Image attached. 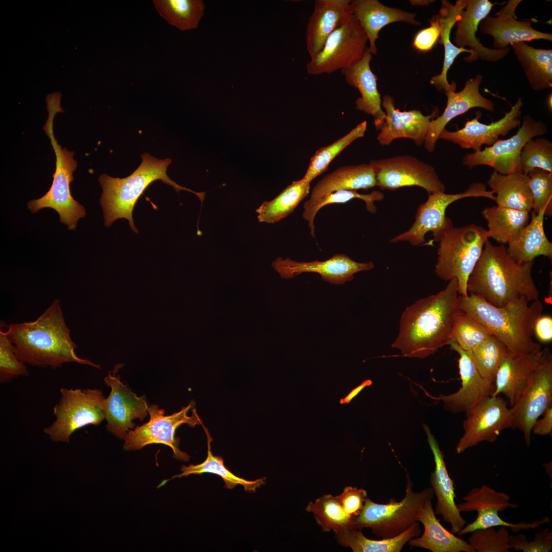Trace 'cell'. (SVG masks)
Returning a JSON list of instances; mask_svg holds the SVG:
<instances>
[{
    "label": "cell",
    "mask_w": 552,
    "mask_h": 552,
    "mask_svg": "<svg viewBox=\"0 0 552 552\" xmlns=\"http://www.w3.org/2000/svg\"><path fill=\"white\" fill-rule=\"evenodd\" d=\"M449 281L444 290L418 300L403 312L392 346L403 356L423 358L449 344L459 311L457 281L455 278Z\"/></svg>",
    "instance_id": "cell-1"
},
{
    "label": "cell",
    "mask_w": 552,
    "mask_h": 552,
    "mask_svg": "<svg viewBox=\"0 0 552 552\" xmlns=\"http://www.w3.org/2000/svg\"><path fill=\"white\" fill-rule=\"evenodd\" d=\"M6 332L16 356L25 363L56 369L64 363L76 362L100 367L76 354L77 346L71 338L58 299L35 320L11 324Z\"/></svg>",
    "instance_id": "cell-2"
},
{
    "label": "cell",
    "mask_w": 552,
    "mask_h": 552,
    "mask_svg": "<svg viewBox=\"0 0 552 552\" xmlns=\"http://www.w3.org/2000/svg\"><path fill=\"white\" fill-rule=\"evenodd\" d=\"M533 263L516 262L503 244L494 245L488 240L468 279V293L499 307L521 297L530 302L538 300L532 276Z\"/></svg>",
    "instance_id": "cell-3"
},
{
    "label": "cell",
    "mask_w": 552,
    "mask_h": 552,
    "mask_svg": "<svg viewBox=\"0 0 552 552\" xmlns=\"http://www.w3.org/2000/svg\"><path fill=\"white\" fill-rule=\"evenodd\" d=\"M456 307L486 327L512 353L524 354L542 350L533 339L535 324L543 309L539 300L530 303L521 297L499 307L473 294L458 295Z\"/></svg>",
    "instance_id": "cell-4"
},
{
    "label": "cell",
    "mask_w": 552,
    "mask_h": 552,
    "mask_svg": "<svg viewBox=\"0 0 552 552\" xmlns=\"http://www.w3.org/2000/svg\"><path fill=\"white\" fill-rule=\"evenodd\" d=\"M141 157L140 165L125 178H114L105 174L100 176L99 181L103 190L100 202L106 226H110L117 219L126 218L130 228L137 233L132 218L135 204L149 185L157 180L171 186L178 193L185 190L195 194L202 203L205 192H196L182 187L168 176L167 170L171 163L170 159L156 158L147 153Z\"/></svg>",
    "instance_id": "cell-5"
},
{
    "label": "cell",
    "mask_w": 552,
    "mask_h": 552,
    "mask_svg": "<svg viewBox=\"0 0 552 552\" xmlns=\"http://www.w3.org/2000/svg\"><path fill=\"white\" fill-rule=\"evenodd\" d=\"M48 118L43 128L51 140V144L56 155V170L53 173L52 185L47 193L37 199L29 201L28 208L32 213L43 208H51L59 214V220L67 226L70 230L76 229L77 222L86 215L84 207L72 197L70 185L74 180L73 172L77 166L74 159V153L62 148L58 144L54 135L53 123L56 114L63 112L60 104L56 102L47 103Z\"/></svg>",
    "instance_id": "cell-6"
},
{
    "label": "cell",
    "mask_w": 552,
    "mask_h": 552,
    "mask_svg": "<svg viewBox=\"0 0 552 552\" xmlns=\"http://www.w3.org/2000/svg\"><path fill=\"white\" fill-rule=\"evenodd\" d=\"M489 238L487 229L473 223L448 229L438 242L436 275L444 281L456 279L459 295L468 296V279Z\"/></svg>",
    "instance_id": "cell-7"
},
{
    "label": "cell",
    "mask_w": 552,
    "mask_h": 552,
    "mask_svg": "<svg viewBox=\"0 0 552 552\" xmlns=\"http://www.w3.org/2000/svg\"><path fill=\"white\" fill-rule=\"evenodd\" d=\"M406 477L405 494L401 500L392 498L388 503L381 504L367 498L360 513L353 518L352 526L360 530L370 528L374 534L383 539L400 534L417 521L422 508L432 499L434 493L431 487L414 492L408 473Z\"/></svg>",
    "instance_id": "cell-8"
},
{
    "label": "cell",
    "mask_w": 552,
    "mask_h": 552,
    "mask_svg": "<svg viewBox=\"0 0 552 552\" xmlns=\"http://www.w3.org/2000/svg\"><path fill=\"white\" fill-rule=\"evenodd\" d=\"M60 392L59 401L53 407L56 419L43 430L53 441L68 443L78 429L99 425L105 420L101 390L61 388Z\"/></svg>",
    "instance_id": "cell-9"
},
{
    "label": "cell",
    "mask_w": 552,
    "mask_h": 552,
    "mask_svg": "<svg viewBox=\"0 0 552 552\" xmlns=\"http://www.w3.org/2000/svg\"><path fill=\"white\" fill-rule=\"evenodd\" d=\"M467 197H484L495 200L494 193L481 182L471 183L464 192L456 194L436 192L429 194L428 199L419 205L412 225L406 232L390 240L391 242L408 241L411 245H425V235L432 232L433 239L426 243L439 242L444 233L453 227L452 220L445 215L447 207L453 202Z\"/></svg>",
    "instance_id": "cell-10"
},
{
    "label": "cell",
    "mask_w": 552,
    "mask_h": 552,
    "mask_svg": "<svg viewBox=\"0 0 552 552\" xmlns=\"http://www.w3.org/2000/svg\"><path fill=\"white\" fill-rule=\"evenodd\" d=\"M195 402L191 401L179 411L170 416H165V410L156 405L148 406L149 421L140 426H136L127 433L123 447L127 451L136 450L152 444H162L168 446L173 450L177 459L188 461L190 456L179 448V439L175 436L176 429L183 424L194 427L201 425L202 421L195 409L192 415H188L190 409L194 407Z\"/></svg>",
    "instance_id": "cell-11"
},
{
    "label": "cell",
    "mask_w": 552,
    "mask_h": 552,
    "mask_svg": "<svg viewBox=\"0 0 552 552\" xmlns=\"http://www.w3.org/2000/svg\"><path fill=\"white\" fill-rule=\"evenodd\" d=\"M367 42L366 33L352 15L330 34L321 51L307 64V72L318 75L347 68L362 58Z\"/></svg>",
    "instance_id": "cell-12"
},
{
    "label": "cell",
    "mask_w": 552,
    "mask_h": 552,
    "mask_svg": "<svg viewBox=\"0 0 552 552\" xmlns=\"http://www.w3.org/2000/svg\"><path fill=\"white\" fill-rule=\"evenodd\" d=\"M540 363L514 403L511 406L512 428L523 433L526 445L531 443L535 422L552 405V355L548 348L542 350Z\"/></svg>",
    "instance_id": "cell-13"
},
{
    "label": "cell",
    "mask_w": 552,
    "mask_h": 552,
    "mask_svg": "<svg viewBox=\"0 0 552 552\" xmlns=\"http://www.w3.org/2000/svg\"><path fill=\"white\" fill-rule=\"evenodd\" d=\"M516 134L509 139L499 140L484 150L465 155L463 165L470 169L487 166L504 175L521 172L520 156L523 147L529 140L545 134L547 127L544 122L530 115L524 116Z\"/></svg>",
    "instance_id": "cell-14"
},
{
    "label": "cell",
    "mask_w": 552,
    "mask_h": 552,
    "mask_svg": "<svg viewBox=\"0 0 552 552\" xmlns=\"http://www.w3.org/2000/svg\"><path fill=\"white\" fill-rule=\"evenodd\" d=\"M376 186L382 190H395L418 186L429 194L445 192V187L434 168L410 155H399L371 160Z\"/></svg>",
    "instance_id": "cell-15"
},
{
    "label": "cell",
    "mask_w": 552,
    "mask_h": 552,
    "mask_svg": "<svg viewBox=\"0 0 552 552\" xmlns=\"http://www.w3.org/2000/svg\"><path fill=\"white\" fill-rule=\"evenodd\" d=\"M512 419L511 407L499 395L483 399L467 414L464 433L455 447L456 453H463L484 441L495 442L504 429L512 427Z\"/></svg>",
    "instance_id": "cell-16"
},
{
    "label": "cell",
    "mask_w": 552,
    "mask_h": 552,
    "mask_svg": "<svg viewBox=\"0 0 552 552\" xmlns=\"http://www.w3.org/2000/svg\"><path fill=\"white\" fill-rule=\"evenodd\" d=\"M117 369L104 379L105 384L111 390L104 399L103 409L107 430L119 439L125 440L128 431L135 428L132 421L136 419L143 421L148 416V405L144 397H137L121 381L120 376L116 375Z\"/></svg>",
    "instance_id": "cell-17"
},
{
    "label": "cell",
    "mask_w": 552,
    "mask_h": 552,
    "mask_svg": "<svg viewBox=\"0 0 552 552\" xmlns=\"http://www.w3.org/2000/svg\"><path fill=\"white\" fill-rule=\"evenodd\" d=\"M449 345L459 355L458 362L461 386L453 394H441L435 399L442 401L445 408L452 412H465L467 414L479 402L492 395L494 384L480 376L471 352L463 349L453 337L450 339Z\"/></svg>",
    "instance_id": "cell-18"
},
{
    "label": "cell",
    "mask_w": 552,
    "mask_h": 552,
    "mask_svg": "<svg viewBox=\"0 0 552 552\" xmlns=\"http://www.w3.org/2000/svg\"><path fill=\"white\" fill-rule=\"evenodd\" d=\"M522 106V98L519 97L501 119L490 124L479 122L480 113L478 111L475 118L468 120L463 128L455 131L444 129L439 139L457 144L464 149H472L474 152L480 151L483 145H492L500 136L506 135L520 125Z\"/></svg>",
    "instance_id": "cell-19"
},
{
    "label": "cell",
    "mask_w": 552,
    "mask_h": 552,
    "mask_svg": "<svg viewBox=\"0 0 552 552\" xmlns=\"http://www.w3.org/2000/svg\"><path fill=\"white\" fill-rule=\"evenodd\" d=\"M272 266L282 278L288 279L304 272H315L320 274L324 281L336 285L351 281L356 273L374 268L372 262H357L343 254L335 255L324 261L300 262L278 257Z\"/></svg>",
    "instance_id": "cell-20"
},
{
    "label": "cell",
    "mask_w": 552,
    "mask_h": 552,
    "mask_svg": "<svg viewBox=\"0 0 552 552\" xmlns=\"http://www.w3.org/2000/svg\"><path fill=\"white\" fill-rule=\"evenodd\" d=\"M520 0H510L497 13L496 17L487 16L478 27L482 33L492 36L495 49L502 50L519 42L543 39L552 40V35L533 28L530 21H519L515 10Z\"/></svg>",
    "instance_id": "cell-21"
},
{
    "label": "cell",
    "mask_w": 552,
    "mask_h": 552,
    "mask_svg": "<svg viewBox=\"0 0 552 552\" xmlns=\"http://www.w3.org/2000/svg\"><path fill=\"white\" fill-rule=\"evenodd\" d=\"M382 105L386 117L377 136V140L382 146L388 145L394 140L399 138H408L413 140L417 145H422L431 121L439 117V114L438 108L427 116L419 110L401 111L395 108L394 98L387 95L383 96Z\"/></svg>",
    "instance_id": "cell-22"
},
{
    "label": "cell",
    "mask_w": 552,
    "mask_h": 552,
    "mask_svg": "<svg viewBox=\"0 0 552 552\" xmlns=\"http://www.w3.org/2000/svg\"><path fill=\"white\" fill-rule=\"evenodd\" d=\"M482 80L481 75L468 80L464 88L458 92L451 91L446 93L447 101L443 113L432 120L424 144L426 150L432 152L441 133L445 129L447 124L454 118L464 114L470 109L479 107L488 111L494 110V104L482 96L479 90Z\"/></svg>",
    "instance_id": "cell-23"
},
{
    "label": "cell",
    "mask_w": 552,
    "mask_h": 552,
    "mask_svg": "<svg viewBox=\"0 0 552 552\" xmlns=\"http://www.w3.org/2000/svg\"><path fill=\"white\" fill-rule=\"evenodd\" d=\"M427 441L434 457L435 468L430 473V482L437 502L435 514L441 515L451 525L453 534H457L466 523L455 503L454 484L450 478L444 460L443 452L429 428L424 425Z\"/></svg>",
    "instance_id": "cell-24"
},
{
    "label": "cell",
    "mask_w": 552,
    "mask_h": 552,
    "mask_svg": "<svg viewBox=\"0 0 552 552\" xmlns=\"http://www.w3.org/2000/svg\"><path fill=\"white\" fill-rule=\"evenodd\" d=\"M353 15L351 0H316L306 28V45L310 59L322 50L338 27Z\"/></svg>",
    "instance_id": "cell-25"
},
{
    "label": "cell",
    "mask_w": 552,
    "mask_h": 552,
    "mask_svg": "<svg viewBox=\"0 0 552 552\" xmlns=\"http://www.w3.org/2000/svg\"><path fill=\"white\" fill-rule=\"evenodd\" d=\"M495 4L488 0H467L466 8L455 23L456 29L453 39L455 45L462 48L469 47L474 53L473 61L480 58L496 62L502 59L510 51L509 47L497 50L484 47L476 37L480 22L488 16Z\"/></svg>",
    "instance_id": "cell-26"
},
{
    "label": "cell",
    "mask_w": 552,
    "mask_h": 552,
    "mask_svg": "<svg viewBox=\"0 0 552 552\" xmlns=\"http://www.w3.org/2000/svg\"><path fill=\"white\" fill-rule=\"evenodd\" d=\"M373 55L369 48L362 58L353 65L341 70L347 83L357 89L360 97L355 101L356 108L371 115L376 129H380L386 114L381 108L382 100L377 88L378 78L371 69Z\"/></svg>",
    "instance_id": "cell-27"
},
{
    "label": "cell",
    "mask_w": 552,
    "mask_h": 552,
    "mask_svg": "<svg viewBox=\"0 0 552 552\" xmlns=\"http://www.w3.org/2000/svg\"><path fill=\"white\" fill-rule=\"evenodd\" d=\"M351 5L353 15L367 35L369 50L373 55L377 54L376 41L379 31L387 25L397 22L421 25L415 13L384 5L377 0H352Z\"/></svg>",
    "instance_id": "cell-28"
},
{
    "label": "cell",
    "mask_w": 552,
    "mask_h": 552,
    "mask_svg": "<svg viewBox=\"0 0 552 552\" xmlns=\"http://www.w3.org/2000/svg\"><path fill=\"white\" fill-rule=\"evenodd\" d=\"M439 14L436 16L441 27V33L438 40L444 46V60L441 73L433 76L430 80L431 85H434L439 91L444 90L446 93L455 91L456 83L450 84L447 79V73L454 60L462 53H469V56L465 57L464 60L470 63L473 61L474 53L472 50L458 48L450 40V33L453 27L459 18L460 15L466 8L467 0H458L455 4L449 1L443 0Z\"/></svg>",
    "instance_id": "cell-29"
},
{
    "label": "cell",
    "mask_w": 552,
    "mask_h": 552,
    "mask_svg": "<svg viewBox=\"0 0 552 552\" xmlns=\"http://www.w3.org/2000/svg\"><path fill=\"white\" fill-rule=\"evenodd\" d=\"M542 353V350L524 354L510 352L497 371L492 396L503 394L511 406L539 365Z\"/></svg>",
    "instance_id": "cell-30"
},
{
    "label": "cell",
    "mask_w": 552,
    "mask_h": 552,
    "mask_svg": "<svg viewBox=\"0 0 552 552\" xmlns=\"http://www.w3.org/2000/svg\"><path fill=\"white\" fill-rule=\"evenodd\" d=\"M546 210L544 208L538 213L533 212L528 224L508 241L507 251L516 262H532L540 256L551 259L552 243L544 229Z\"/></svg>",
    "instance_id": "cell-31"
},
{
    "label": "cell",
    "mask_w": 552,
    "mask_h": 552,
    "mask_svg": "<svg viewBox=\"0 0 552 552\" xmlns=\"http://www.w3.org/2000/svg\"><path fill=\"white\" fill-rule=\"evenodd\" d=\"M431 500L425 503L417 519L423 525V535L410 539L408 544L432 552H475L467 542L449 532L441 524L435 517Z\"/></svg>",
    "instance_id": "cell-32"
},
{
    "label": "cell",
    "mask_w": 552,
    "mask_h": 552,
    "mask_svg": "<svg viewBox=\"0 0 552 552\" xmlns=\"http://www.w3.org/2000/svg\"><path fill=\"white\" fill-rule=\"evenodd\" d=\"M376 186V175L370 163L342 166L320 180L308 200H315L337 191L367 190Z\"/></svg>",
    "instance_id": "cell-33"
},
{
    "label": "cell",
    "mask_w": 552,
    "mask_h": 552,
    "mask_svg": "<svg viewBox=\"0 0 552 552\" xmlns=\"http://www.w3.org/2000/svg\"><path fill=\"white\" fill-rule=\"evenodd\" d=\"M488 184L496 194L497 205L530 213L533 199L527 175L521 172L491 175Z\"/></svg>",
    "instance_id": "cell-34"
},
{
    "label": "cell",
    "mask_w": 552,
    "mask_h": 552,
    "mask_svg": "<svg viewBox=\"0 0 552 552\" xmlns=\"http://www.w3.org/2000/svg\"><path fill=\"white\" fill-rule=\"evenodd\" d=\"M421 532L420 525L416 521L400 534L381 540L370 539L361 530L352 526L335 534L340 544L350 547L354 552H400L410 539L419 536Z\"/></svg>",
    "instance_id": "cell-35"
},
{
    "label": "cell",
    "mask_w": 552,
    "mask_h": 552,
    "mask_svg": "<svg viewBox=\"0 0 552 552\" xmlns=\"http://www.w3.org/2000/svg\"><path fill=\"white\" fill-rule=\"evenodd\" d=\"M523 68L532 88L540 90L552 87V50L535 48L519 42L510 45Z\"/></svg>",
    "instance_id": "cell-36"
},
{
    "label": "cell",
    "mask_w": 552,
    "mask_h": 552,
    "mask_svg": "<svg viewBox=\"0 0 552 552\" xmlns=\"http://www.w3.org/2000/svg\"><path fill=\"white\" fill-rule=\"evenodd\" d=\"M201 426L207 437L208 454L206 459L199 464L182 466L180 469L181 473L172 476L167 481L175 478H180L192 474L200 475L207 473L214 474L221 477L225 483L224 487L228 489H233L237 485H241L245 491L255 492L257 488L265 484V477L255 480H247L236 476L230 471L225 466L224 460L222 457L213 454L211 448L212 438L208 429L203 423L201 424Z\"/></svg>",
    "instance_id": "cell-37"
},
{
    "label": "cell",
    "mask_w": 552,
    "mask_h": 552,
    "mask_svg": "<svg viewBox=\"0 0 552 552\" xmlns=\"http://www.w3.org/2000/svg\"><path fill=\"white\" fill-rule=\"evenodd\" d=\"M487 222L489 238L501 244L516 235L530 221V213L498 205L485 208L481 213Z\"/></svg>",
    "instance_id": "cell-38"
},
{
    "label": "cell",
    "mask_w": 552,
    "mask_h": 552,
    "mask_svg": "<svg viewBox=\"0 0 552 552\" xmlns=\"http://www.w3.org/2000/svg\"><path fill=\"white\" fill-rule=\"evenodd\" d=\"M310 182L293 181L273 199L264 201L256 210L259 222L274 223L292 213L310 193Z\"/></svg>",
    "instance_id": "cell-39"
},
{
    "label": "cell",
    "mask_w": 552,
    "mask_h": 552,
    "mask_svg": "<svg viewBox=\"0 0 552 552\" xmlns=\"http://www.w3.org/2000/svg\"><path fill=\"white\" fill-rule=\"evenodd\" d=\"M153 3L161 16L182 31L196 28L204 10L201 0H154Z\"/></svg>",
    "instance_id": "cell-40"
},
{
    "label": "cell",
    "mask_w": 552,
    "mask_h": 552,
    "mask_svg": "<svg viewBox=\"0 0 552 552\" xmlns=\"http://www.w3.org/2000/svg\"><path fill=\"white\" fill-rule=\"evenodd\" d=\"M306 510L313 513L324 531L332 530L336 533L352 526L353 518L345 512L337 496L325 495L310 502Z\"/></svg>",
    "instance_id": "cell-41"
},
{
    "label": "cell",
    "mask_w": 552,
    "mask_h": 552,
    "mask_svg": "<svg viewBox=\"0 0 552 552\" xmlns=\"http://www.w3.org/2000/svg\"><path fill=\"white\" fill-rule=\"evenodd\" d=\"M354 198L364 201L368 212L375 213L377 208L374 202L383 200L384 195L377 191L367 194H362L354 190H340L329 193L315 200L306 201L304 203V211L302 216L303 218L308 222L311 235L314 237V218L317 212L323 206L330 204L344 203Z\"/></svg>",
    "instance_id": "cell-42"
},
{
    "label": "cell",
    "mask_w": 552,
    "mask_h": 552,
    "mask_svg": "<svg viewBox=\"0 0 552 552\" xmlns=\"http://www.w3.org/2000/svg\"><path fill=\"white\" fill-rule=\"evenodd\" d=\"M366 127L367 122L364 121L331 144L319 148L311 158L307 170L302 179L311 182L325 171L333 159L346 147L355 140L364 136Z\"/></svg>",
    "instance_id": "cell-43"
},
{
    "label": "cell",
    "mask_w": 552,
    "mask_h": 552,
    "mask_svg": "<svg viewBox=\"0 0 552 552\" xmlns=\"http://www.w3.org/2000/svg\"><path fill=\"white\" fill-rule=\"evenodd\" d=\"M509 352L505 345L493 335L471 351L480 376L494 384L497 371Z\"/></svg>",
    "instance_id": "cell-44"
},
{
    "label": "cell",
    "mask_w": 552,
    "mask_h": 552,
    "mask_svg": "<svg viewBox=\"0 0 552 552\" xmlns=\"http://www.w3.org/2000/svg\"><path fill=\"white\" fill-rule=\"evenodd\" d=\"M510 496L507 494L497 492L487 485L476 487L463 497L464 502L457 504L461 512L478 511L488 507L499 508L501 511L507 508H516L517 504L510 502Z\"/></svg>",
    "instance_id": "cell-45"
},
{
    "label": "cell",
    "mask_w": 552,
    "mask_h": 552,
    "mask_svg": "<svg viewBox=\"0 0 552 552\" xmlns=\"http://www.w3.org/2000/svg\"><path fill=\"white\" fill-rule=\"evenodd\" d=\"M492 335L486 327L459 310L452 337L463 349L471 352Z\"/></svg>",
    "instance_id": "cell-46"
},
{
    "label": "cell",
    "mask_w": 552,
    "mask_h": 552,
    "mask_svg": "<svg viewBox=\"0 0 552 552\" xmlns=\"http://www.w3.org/2000/svg\"><path fill=\"white\" fill-rule=\"evenodd\" d=\"M520 165L521 172L526 175L536 168L552 173L551 142L543 137L529 140L521 150Z\"/></svg>",
    "instance_id": "cell-47"
},
{
    "label": "cell",
    "mask_w": 552,
    "mask_h": 552,
    "mask_svg": "<svg viewBox=\"0 0 552 552\" xmlns=\"http://www.w3.org/2000/svg\"><path fill=\"white\" fill-rule=\"evenodd\" d=\"M498 512H501L500 510L494 507H489L477 511L476 519L466 526H464L458 532V535L461 536L476 530L497 526L509 527L514 532H518L521 530L529 531L535 529L541 524L549 521V518L545 517L539 521L533 522L526 523L523 521L518 523H512L502 520L499 516Z\"/></svg>",
    "instance_id": "cell-48"
},
{
    "label": "cell",
    "mask_w": 552,
    "mask_h": 552,
    "mask_svg": "<svg viewBox=\"0 0 552 552\" xmlns=\"http://www.w3.org/2000/svg\"><path fill=\"white\" fill-rule=\"evenodd\" d=\"M468 540L469 544L478 552H508L509 533L506 527L501 526L498 531L494 527L476 530L472 532Z\"/></svg>",
    "instance_id": "cell-49"
},
{
    "label": "cell",
    "mask_w": 552,
    "mask_h": 552,
    "mask_svg": "<svg viewBox=\"0 0 552 552\" xmlns=\"http://www.w3.org/2000/svg\"><path fill=\"white\" fill-rule=\"evenodd\" d=\"M532 192L533 212L546 209L545 216L552 215V173L536 168L527 174Z\"/></svg>",
    "instance_id": "cell-50"
},
{
    "label": "cell",
    "mask_w": 552,
    "mask_h": 552,
    "mask_svg": "<svg viewBox=\"0 0 552 552\" xmlns=\"http://www.w3.org/2000/svg\"><path fill=\"white\" fill-rule=\"evenodd\" d=\"M25 363L16 356L14 347L6 332L0 330V382L4 383L20 376H27Z\"/></svg>",
    "instance_id": "cell-51"
},
{
    "label": "cell",
    "mask_w": 552,
    "mask_h": 552,
    "mask_svg": "<svg viewBox=\"0 0 552 552\" xmlns=\"http://www.w3.org/2000/svg\"><path fill=\"white\" fill-rule=\"evenodd\" d=\"M510 548L523 552H549L552 550V531L545 528L537 532L534 540L528 542L524 535L509 536Z\"/></svg>",
    "instance_id": "cell-52"
},
{
    "label": "cell",
    "mask_w": 552,
    "mask_h": 552,
    "mask_svg": "<svg viewBox=\"0 0 552 552\" xmlns=\"http://www.w3.org/2000/svg\"><path fill=\"white\" fill-rule=\"evenodd\" d=\"M337 497L345 512L353 518L360 513L367 498L364 489L351 486L345 487Z\"/></svg>",
    "instance_id": "cell-53"
},
{
    "label": "cell",
    "mask_w": 552,
    "mask_h": 552,
    "mask_svg": "<svg viewBox=\"0 0 552 552\" xmlns=\"http://www.w3.org/2000/svg\"><path fill=\"white\" fill-rule=\"evenodd\" d=\"M441 33V27L438 20L434 16L430 20L429 27L419 31L413 41V47L419 51H430L438 41Z\"/></svg>",
    "instance_id": "cell-54"
},
{
    "label": "cell",
    "mask_w": 552,
    "mask_h": 552,
    "mask_svg": "<svg viewBox=\"0 0 552 552\" xmlns=\"http://www.w3.org/2000/svg\"><path fill=\"white\" fill-rule=\"evenodd\" d=\"M534 333L541 342L550 341L552 339L551 316L548 315L542 316L541 315L535 324Z\"/></svg>",
    "instance_id": "cell-55"
},
{
    "label": "cell",
    "mask_w": 552,
    "mask_h": 552,
    "mask_svg": "<svg viewBox=\"0 0 552 552\" xmlns=\"http://www.w3.org/2000/svg\"><path fill=\"white\" fill-rule=\"evenodd\" d=\"M542 418L537 419L534 423L532 431L539 435H551L552 433V405L543 413Z\"/></svg>",
    "instance_id": "cell-56"
},
{
    "label": "cell",
    "mask_w": 552,
    "mask_h": 552,
    "mask_svg": "<svg viewBox=\"0 0 552 552\" xmlns=\"http://www.w3.org/2000/svg\"><path fill=\"white\" fill-rule=\"evenodd\" d=\"M372 384L371 380L366 379L363 381L360 385L353 388L344 398L341 399L339 401L340 404H349L364 388Z\"/></svg>",
    "instance_id": "cell-57"
},
{
    "label": "cell",
    "mask_w": 552,
    "mask_h": 552,
    "mask_svg": "<svg viewBox=\"0 0 552 552\" xmlns=\"http://www.w3.org/2000/svg\"><path fill=\"white\" fill-rule=\"evenodd\" d=\"M409 2H410V3L412 5H419V6H426V5L428 6L430 3H432V2H434V1H427V0H426H426L425 1H422V0L418 1V0H417V1H410Z\"/></svg>",
    "instance_id": "cell-58"
}]
</instances>
